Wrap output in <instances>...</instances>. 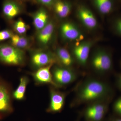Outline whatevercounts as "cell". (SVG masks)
I'll return each mask as SVG.
<instances>
[{
  "instance_id": "obj_8",
  "label": "cell",
  "mask_w": 121,
  "mask_h": 121,
  "mask_svg": "<svg viewBox=\"0 0 121 121\" xmlns=\"http://www.w3.org/2000/svg\"><path fill=\"white\" fill-rule=\"evenodd\" d=\"M31 61L33 65L37 69L58 62L56 56L50 52L38 51L32 55Z\"/></svg>"
},
{
  "instance_id": "obj_18",
  "label": "cell",
  "mask_w": 121,
  "mask_h": 121,
  "mask_svg": "<svg viewBox=\"0 0 121 121\" xmlns=\"http://www.w3.org/2000/svg\"><path fill=\"white\" fill-rule=\"evenodd\" d=\"M11 45L20 49H25L30 47V40L27 37L18 35H13L11 38Z\"/></svg>"
},
{
  "instance_id": "obj_22",
  "label": "cell",
  "mask_w": 121,
  "mask_h": 121,
  "mask_svg": "<svg viewBox=\"0 0 121 121\" xmlns=\"http://www.w3.org/2000/svg\"><path fill=\"white\" fill-rule=\"evenodd\" d=\"M113 108L115 115L121 117V97L115 102Z\"/></svg>"
},
{
  "instance_id": "obj_9",
  "label": "cell",
  "mask_w": 121,
  "mask_h": 121,
  "mask_svg": "<svg viewBox=\"0 0 121 121\" xmlns=\"http://www.w3.org/2000/svg\"><path fill=\"white\" fill-rule=\"evenodd\" d=\"M53 64L40 68L32 74L35 82L37 84H50L58 88L53 80L51 69Z\"/></svg>"
},
{
  "instance_id": "obj_7",
  "label": "cell",
  "mask_w": 121,
  "mask_h": 121,
  "mask_svg": "<svg viewBox=\"0 0 121 121\" xmlns=\"http://www.w3.org/2000/svg\"><path fill=\"white\" fill-rule=\"evenodd\" d=\"M50 103L46 111L52 113L60 112L65 105L66 94L53 86L50 88Z\"/></svg>"
},
{
  "instance_id": "obj_21",
  "label": "cell",
  "mask_w": 121,
  "mask_h": 121,
  "mask_svg": "<svg viewBox=\"0 0 121 121\" xmlns=\"http://www.w3.org/2000/svg\"><path fill=\"white\" fill-rule=\"evenodd\" d=\"M13 29L17 34H24L29 29V26L22 20H19L15 22L13 26Z\"/></svg>"
},
{
  "instance_id": "obj_11",
  "label": "cell",
  "mask_w": 121,
  "mask_h": 121,
  "mask_svg": "<svg viewBox=\"0 0 121 121\" xmlns=\"http://www.w3.org/2000/svg\"><path fill=\"white\" fill-rule=\"evenodd\" d=\"M78 15L83 24L90 29L95 28L97 25L96 17L92 12L86 7H81L78 11Z\"/></svg>"
},
{
  "instance_id": "obj_15",
  "label": "cell",
  "mask_w": 121,
  "mask_h": 121,
  "mask_svg": "<svg viewBox=\"0 0 121 121\" xmlns=\"http://www.w3.org/2000/svg\"><path fill=\"white\" fill-rule=\"evenodd\" d=\"M48 16L46 11L41 9L35 13L33 17V24L37 30H40L48 23Z\"/></svg>"
},
{
  "instance_id": "obj_16",
  "label": "cell",
  "mask_w": 121,
  "mask_h": 121,
  "mask_svg": "<svg viewBox=\"0 0 121 121\" xmlns=\"http://www.w3.org/2000/svg\"><path fill=\"white\" fill-rule=\"evenodd\" d=\"M56 56L58 60L66 67H70L73 65V59L67 50L63 48H59L56 51Z\"/></svg>"
},
{
  "instance_id": "obj_13",
  "label": "cell",
  "mask_w": 121,
  "mask_h": 121,
  "mask_svg": "<svg viewBox=\"0 0 121 121\" xmlns=\"http://www.w3.org/2000/svg\"><path fill=\"white\" fill-rule=\"evenodd\" d=\"M20 9L18 5L12 0L5 1L2 7V13L7 19L11 20L20 13Z\"/></svg>"
},
{
  "instance_id": "obj_27",
  "label": "cell",
  "mask_w": 121,
  "mask_h": 121,
  "mask_svg": "<svg viewBox=\"0 0 121 121\" xmlns=\"http://www.w3.org/2000/svg\"><path fill=\"white\" fill-rule=\"evenodd\" d=\"M117 83L119 89L121 90V74L118 76L117 79Z\"/></svg>"
},
{
  "instance_id": "obj_5",
  "label": "cell",
  "mask_w": 121,
  "mask_h": 121,
  "mask_svg": "<svg viewBox=\"0 0 121 121\" xmlns=\"http://www.w3.org/2000/svg\"><path fill=\"white\" fill-rule=\"evenodd\" d=\"M91 63L95 71L99 74L108 73L112 67V60L110 54L104 51H99L95 53Z\"/></svg>"
},
{
  "instance_id": "obj_14",
  "label": "cell",
  "mask_w": 121,
  "mask_h": 121,
  "mask_svg": "<svg viewBox=\"0 0 121 121\" xmlns=\"http://www.w3.org/2000/svg\"><path fill=\"white\" fill-rule=\"evenodd\" d=\"M54 29V24L49 22L40 30L38 35L39 42L43 45H46L50 41L53 35Z\"/></svg>"
},
{
  "instance_id": "obj_10",
  "label": "cell",
  "mask_w": 121,
  "mask_h": 121,
  "mask_svg": "<svg viewBox=\"0 0 121 121\" xmlns=\"http://www.w3.org/2000/svg\"><path fill=\"white\" fill-rule=\"evenodd\" d=\"M91 47L90 42H84L78 44L74 48V56L80 65L84 66L86 64Z\"/></svg>"
},
{
  "instance_id": "obj_1",
  "label": "cell",
  "mask_w": 121,
  "mask_h": 121,
  "mask_svg": "<svg viewBox=\"0 0 121 121\" xmlns=\"http://www.w3.org/2000/svg\"><path fill=\"white\" fill-rule=\"evenodd\" d=\"M110 87L104 81L87 78L81 82L76 91L72 106L98 101H108L111 94Z\"/></svg>"
},
{
  "instance_id": "obj_20",
  "label": "cell",
  "mask_w": 121,
  "mask_h": 121,
  "mask_svg": "<svg viewBox=\"0 0 121 121\" xmlns=\"http://www.w3.org/2000/svg\"><path fill=\"white\" fill-rule=\"evenodd\" d=\"M94 1L98 10L102 14H108L112 11V0H94Z\"/></svg>"
},
{
  "instance_id": "obj_12",
  "label": "cell",
  "mask_w": 121,
  "mask_h": 121,
  "mask_svg": "<svg viewBox=\"0 0 121 121\" xmlns=\"http://www.w3.org/2000/svg\"><path fill=\"white\" fill-rule=\"evenodd\" d=\"M60 31L63 37L68 40H78L82 38V35L78 28L69 22H66L62 25Z\"/></svg>"
},
{
  "instance_id": "obj_17",
  "label": "cell",
  "mask_w": 121,
  "mask_h": 121,
  "mask_svg": "<svg viewBox=\"0 0 121 121\" xmlns=\"http://www.w3.org/2000/svg\"><path fill=\"white\" fill-rule=\"evenodd\" d=\"M29 82V79L27 76H23L20 78L19 86L13 93V98L19 101L24 99L26 88Z\"/></svg>"
},
{
  "instance_id": "obj_6",
  "label": "cell",
  "mask_w": 121,
  "mask_h": 121,
  "mask_svg": "<svg viewBox=\"0 0 121 121\" xmlns=\"http://www.w3.org/2000/svg\"><path fill=\"white\" fill-rule=\"evenodd\" d=\"M52 73L54 82L58 88L72 83L78 77L77 74L72 69L64 66L55 67Z\"/></svg>"
},
{
  "instance_id": "obj_24",
  "label": "cell",
  "mask_w": 121,
  "mask_h": 121,
  "mask_svg": "<svg viewBox=\"0 0 121 121\" xmlns=\"http://www.w3.org/2000/svg\"><path fill=\"white\" fill-rule=\"evenodd\" d=\"M38 0L41 4L47 6L51 5L55 1V0Z\"/></svg>"
},
{
  "instance_id": "obj_23",
  "label": "cell",
  "mask_w": 121,
  "mask_h": 121,
  "mask_svg": "<svg viewBox=\"0 0 121 121\" xmlns=\"http://www.w3.org/2000/svg\"><path fill=\"white\" fill-rule=\"evenodd\" d=\"M12 32L9 30H4L0 31V42L11 39L13 35Z\"/></svg>"
},
{
  "instance_id": "obj_2",
  "label": "cell",
  "mask_w": 121,
  "mask_h": 121,
  "mask_svg": "<svg viewBox=\"0 0 121 121\" xmlns=\"http://www.w3.org/2000/svg\"><path fill=\"white\" fill-rule=\"evenodd\" d=\"M25 60L24 52L12 45L0 44V62L6 65L21 66Z\"/></svg>"
},
{
  "instance_id": "obj_19",
  "label": "cell",
  "mask_w": 121,
  "mask_h": 121,
  "mask_svg": "<svg viewBox=\"0 0 121 121\" xmlns=\"http://www.w3.org/2000/svg\"><path fill=\"white\" fill-rule=\"evenodd\" d=\"M54 8L57 15L62 18L67 17L71 10V7L69 3L60 1L55 4Z\"/></svg>"
},
{
  "instance_id": "obj_28",
  "label": "cell",
  "mask_w": 121,
  "mask_h": 121,
  "mask_svg": "<svg viewBox=\"0 0 121 121\" xmlns=\"http://www.w3.org/2000/svg\"></svg>"
},
{
  "instance_id": "obj_25",
  "label": "cell",
  "mask_w": 121,
  "mask_h": 121,
  "mask_svg": "<svg viewBox=\"0 0 121 121\" xmlns=\"http://www.w3.org/2000/svg\"><path fill=\"white\" fill-rule=\"evenodd\" d=\"M105 121H121V117L114 115L109 117Z\"/></svg>"
},
{
  "instance_id": "obj_4",
  "label": "cell",
  "mask_w": 121,
  "mask_h": 121,
  "mask_svg": "<svg viewBox=\"0 0 121 121\" xmlns=\"http://www.w3.org/2000/svg\"><path fill=\"white\" fill-rule=\"evenodd\" d=\"M12 97L10 86L0 78V121L13 112Z\"/></svg>"
},
{
  "instance_id": "obj_26",
  "label": "cell",
  "mask_w": 121,
  "mask_h": 121,
  "mask_svg": "<svg viewBox=\"0 0 121 121\" xmlns=\"http://www.w3.org/2000/svg\"><path fill=\"white\" fill-rule=\"evenodd\" d=\"M116 28L117 31L121 35V18L118 20L116 23Z\"/></svg>"
},
{
  "instance_id": "obj_3",
  "label": "cell",
  "mask_w": 121,
  "mask_h": 121,
  "mask_svg": "<svg viewBox=\"0 0 121 121\" xmlns=\"http://www.w3.org/2000/svg\"><path fill=\"white\" fill-rule=\"evenodd\" d=\"M108 101L94 102L87 105L82 114L86 121H103L108 110Z\"/></svg>"
}]
</instances>
